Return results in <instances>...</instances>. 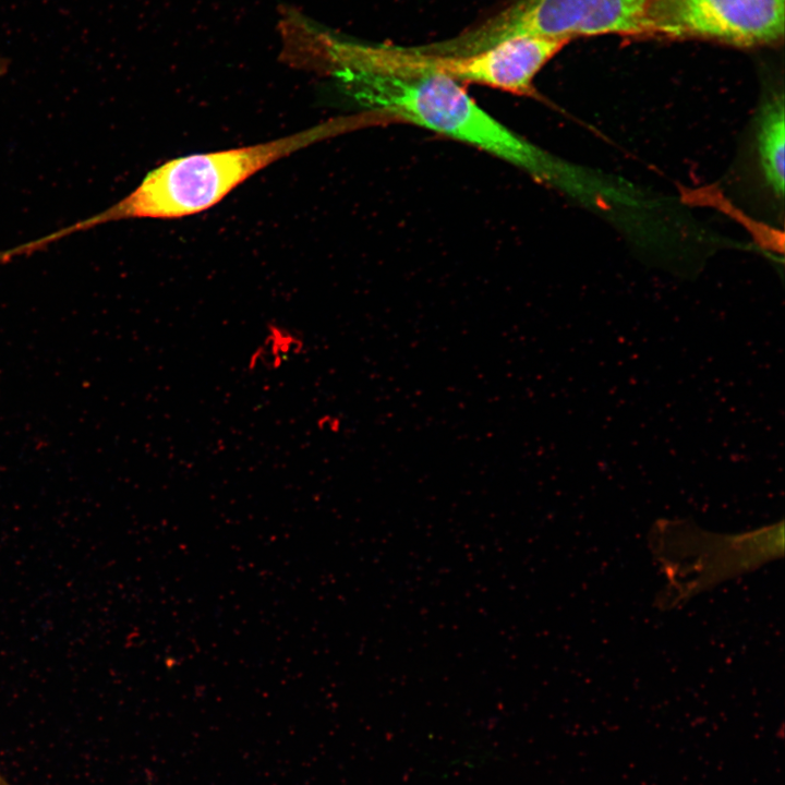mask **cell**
Wrapping results in <instances>:
<instances>
[{"mask_svg": "<svg viewBox=\"0 0 785 785\" xmlns=\"http://www.w3.org/2000/svg\"><path fill=\"white\" fill-rule=\"evenodd\" d=\"M366 113L407 122L468 144L567 192L570 167L506 126L446 75L385 65H348L333 72Z\"/></svg>", "mask_w": 785, "mask_h": 785, "instance_id": "1", "label": "cell"}, {"mask_svg": "<svg viewBox=\"0 0 785 785\" xmlns=\"http://www.w3.org/2000/svg\"><path fill=\"white\" fill-rule=\"evenodd\" d=\"M359 125L352 118L327 121L277 140L172 159L146 174L125 197L88 218L52 232L56 241L126 219H171L204 212L250 177L306 146Z\"/></svg>", "mask_w": 785, "mask_h": 785, "instance_id": "2", "label": "cell"}, {"mask_svg": "<svg viewBox=\"0 0 785 785\" xmlns=\"http://www.w3.org/2000/svg\"><path fill=\"white\" fill-rule=\"evenodd\" d=\"M650 545L668 580L657 602L668 608L781 558L784 522L744 533L720 534L686 521L664 520L653 526Z\"/></svg>", "mask_w": 785, "mask_h": 785, "instance_id": "3", "label": "cell"}, {"mask_svg": "<svg viewBox=\"0 0 785 785\" xmlns=\"http://www.w3.org/2000/svg\"><path fill=\"white\" fill-rule=\"evenodd\" d=\"M567 44L556 38L521 35L461 56L425 53L414 46L364 44L361 57L367 64L436 72L461 84H480L534 98L539 97L535 76Z\"/></svg>", "mask_w": 785, "mask_h": 785, "instance_id": "4", "label": "cell"}, {"mask_svg": "<svg viewBox=\"0 0 785 785\" xmlns=\"http://www.w3.org/2000/svg\"><path fill=\"white\" fill-rule=\"evenodd\" d=\"M651 0H516L464 32L463 43L481 51L505 39L535 35L570 41L601 35L642 36Z\"/></svg>", "mask_w": 785, "mask_h": 785, "instance_id": "5", "label": "cell"}, {"mask_svg": "<svg viewBox=\"0 0 785 785\" xmlns=\"http://www.w3.org/2000/svg\"><path fill=\"white\" fill-rule=\"evenodd\" d=\"M784 20L785 0H651L642 36L753 48L782 41Z\"/></svg>", "mask_w": 785, "mask_h": 785, "instance_id": "6", "label": "cell"}, {"mask_svg": "<svg viewBox=\"0 0 785 785\" xmlns=\"http://www.w3.org/2000/svg\"><path fill=\"white\" fill-rule=\"evenodd\" d=\"M784 96L773 93L766 98L757 124V149L765 183L776 197L784 193Z\"/></svg>", "mask_w": 785, "mask_h": 785, "instance_id": "7", "label": "cell"}, {"mask_svg": "<svg viewBox=\"0 0 785 785\" xmlns=\"http://www.w3.org/2000/svg\"><path fill=\"white\" fill-rule=\"evenodd\" d=\"M304 349V338L295 329L280 323H267L262 341L249 355L246 367L251 372L277 370Z\"/></svg>", "mask_w": 785, "mask_h": 785, "instance_id": "8", "label": "cell"}, {"mask_svg": "<svg viewBox=\"0 0 785 785\" xmlns=\"http://www.w3.org/2000/svg\"><path fill=\"white\" fill-rule=\"evenodd\" d=\"M9 69V60L2 56H0V75H3L8 72Z\"/></svg>", "mask_w": 785, "mask_h": 785, "instance_id": "9", "label": "cell"}, {"mask_svg": "<svg viewBox=\"0 0 785 785\" xmlns=\"http://www.w3.org/2000/svg\"><path fill=\"white\" fill-rule=\"evenodd\" d=\"M0 785H12V784L0 773Z\"/></svg>", "mask_w": 785, "mask_h": 785, "instance_id": "10", "label": "cell"}]
</instances>
